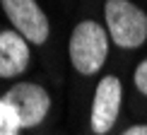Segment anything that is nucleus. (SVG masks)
Returning a JSON list of instances; mask_svg holds the SVG:
<instances>
[{
  "label": "nucleus",
  "instance_id": "f257e3e1",
  "mask_svg": "<svg viewBox=\"0 0 147 135\" xmlns=\"http://www.w3.org/2000/svg\"><path fill=\"white\" fill-rule=\"evenodd\" d=\"M68 53L80 75H96L109 56V32L94 20L80 22L70 34Z\"/></svg>",
  "mask_w": 147,
  "mask_h": 135
},
{
  "label": "nucleus",
  "instance_id": "f03ea898",
  "mask_svg": "<svg viewBox=\"0 0 147 135\" xmlns=\"http://www.w3.org/2000/svg\"><path fill=\"white\" fill-rule=\"evenodd\" d=\"M109 39L118 48H138L147 41V15L130 0H106L104 5Z\"/></svg>",
  "mask_w": 147,
  "mask_h": 135
},
{
  "label": "nucleus",
  "instance_id": "7ed1b4c3",
  "mask_svg": "<svg viewBox=\"0 0 147 135\" xmlns=\"http://www.w3.org/2000/svg\"><path fill=\"white\" fill-rule=\"evenodd\" d=\"M5 101L15 109L20 118L22 130L24 128H36L46 121L51 111V94L36 82H17L5 92Z\"/></svg>",
  "mask_w": 147,
  "mask_h": 135
},
{
  "label": "nucleus",
  "instance_id": "20e7f679",
  "mask_svg": "<svg viewBox=\"0 0 147 135\" xmlns=\"http://www.w3.org/2000/svg\"><path fill=\"white\" fill-rule=\"evenodd\" d=\"M0 5H3L10 24L15 27V32L22 34L29 44L41 46L48 41L51 24L36 0H0Z\"/></svg>",
  "mask_w": 147,
  "mask_h": 135
},
{
  "label": "nucleus",
  "instance_id": "39448f33",
  "mask_svg": "<svg viewBox=\"0 0 147 135\" xmlns=\"http://www.w3.org/2000/svg\"><path fill=\"white\" fill-rule=\"evenodd\" d=\"M121 99H123V87L116 75H104L96 84L94 99H92V113L89 126L96 135H106L118 121L121 113Z\"/></svg>",
  "mask_w": 147,
  "mask_h": 135
},
{
  "label": "nucleus",
  "instance_id": "423d86ee",
  "mask_svg": "<svg viewBox=\"0 0 147 135\" xmlns=\"http://www.w3.org/2000/svg\"><path fill=\"white\" fill-rule=\"evenodd\" d=\"M29 41L15 29L0 32V77H20L29 65Z\"/></svg>",
  "mask_w": 147,
  "mask_h": 135
},
{
  "label": "nucleus",
  "instance_id": "0eeeda50",
  "mask_svg": "<svg viewBox=\"0 0 147 135\" xmlns=\"http://www.w3.org/2000/svg\"><path fill=\"white\" fill-rule=\"evenodd\" d=\"M0 130L3 133H12V135H20V130H22L15 109H12L5 99H0Z\"/></svg>",
  "mask_w": 147,
  "mask_h": 135
},
{
  "label": "nucleus",
  "instance_id": "6e6552de",
  "mask_svg": "<svg viewBox=\"0 0 147 135\" xmlns=\"http://www.w3.org/2000/svg\"><path fill=\"white\" fill-rule=\"evenodd\" d=\"M133 82H135V87L140 94L147 97V58L135 68V72H133Z\"/></svg>",
  "mask_w": 147,
  "mask_h": 135
},
{
  "label": "nucleus",
  "instance_id": "1a4fd4ad",
  "mask_svg": "<svg viewBox=\"0 0 147 135\" xmlns=\"http://www.w3.org/2000/svg\"><path fill=\"white\" fill-rule=\"evenodd\" d=\"M121 135H147V123H140V126H130L128 130H123Z\"/></svg>",
  "mask_w": 147,
  "mask_h": 135
}]
</instances>
